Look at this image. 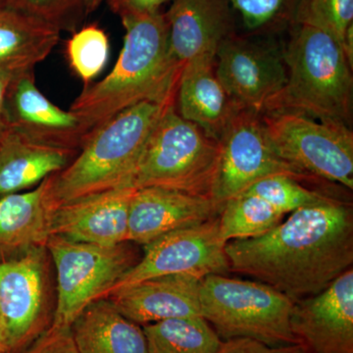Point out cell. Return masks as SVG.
Segmentation results:
<instances>
[{
    "label": "cell",
    "instance_id": "9c48e42d",
    "mask_svg": "<svg viewBox=\"0 0 353 353\" xmlns=\"http://www.w3.org/2000/svg\"><path fill=\"white\" fill-rule=\"evenodd\" d=\"M50 256L46 246L0 262V315L4 350L24 353L53 321Z\"/></svg>",
    "mask_w": 353,
    "mask_h": 353
},
{
    "label": "cell",
    "instance_id": "7c38bea8",
    "mask_svg": "<svg viewBox=\"0 0 353 353\" xmlns=\"http://www.w3.org/2000/svg\"><path fill=\"white\" fill-rule=\"evenodd\" d=\"M216 75L241 108L260 113L284 88V58L270 50L228 37L216 53Z\"/></svg>",
    "mask_w": 353,
    "mask_h": 353
},
{
    "label": "cell",
    "instance_id": "484cf974",
    "mask_svg": "<svg viewBox=\"0 0 353 353\" xmlns=\"http://www.w3.org/2000/svg\"><path fill=\"white\" fill-rule=\"evenodd\" d=\"M108 57V34L97 25L85 26L67 41L66 57L70 67L85 85L101 73Z\"/></svg>",
    "mask_w": 353,
    "mask_h": 353
},
{
    "label": "cell",
    "instance_id": "f1b7e54d",
    "mask_svg": "<svg viewBox=\"0 0 353 353\" xmlns=\"http://www.w3.org/2000/svg\"><path fill=\"white\" fill-rule=\"evenodd\" d=\"M0 6L43 21L60 31L75 29L85 15L83 0H0Z\"/></svg>",
    "mask_w": 353,
    "mask_h": 353
},
{
    "label": "cell",
    "instance_id": "ba28073f",
    "mask_svg": "<svg viewBox=\"0 0 353 353\" xmlns=\"http://www.w3.org/2000/svg\"><path fill=\"white\" fill-rule=\"evenodd\" d=\"M274 152L309 176L353 189V134L347 125L296 112L262 118Z\"/></svg>",
    "mask_w": 353,
    "mask_h": 353
},
{
    "label": "cell",
    "instance_id": "5bb4252c",
    "mask_svg": "<svg viewBox=\"0 0 353 353\" xmlns=\"http://www.w3.org/2000/svg\"><path fill=\"white\" fill-rule=\"evenodd\" d=\"M6 109L10 130L41 145L79 152L92 134L77 114L44 97L37 87L34 72L10 83Z\"/></svg>",
    "mask_w": 353,
    "mask_h": 353
},
{
    "label": "cell",
    "instance_id": "83f0119b",
    "mask_svg": "<svg viewBox=\"0 0 353 353\" xmlns=\"http://www.w3.org/2000/svg\"><path fill=\"white\" fill-rule=\"evenodd\" d=\"M297 17L301 24L331 34L343 48L347 32L353 29V0H301Z\"/></svg>",
    "mask_w": 353,
    "mask_h": 353
},
{
    "label": "cell",
    "instance_id": "ac0fdd59",
    "mask_svg": "<svg viewBox=\"0 0 353 353\" xmlns=\"http://www.w3.org/2000/svg\"><path fill=\"white\" fill-rule=\"evenodd\" d=\"M199 284L201 280L192 276H163L115 290L105 299L127 319L143 327L201 316Z\"/></svg>",
    "mask_w": 353,
    "mask_h": 353
},
{
    "label": "cell",
    "instance_id": "4dcf8cb0",
    "mask_svg": "<svg viewBox=\"0 0 353 353\" xmlns=\"http://www.w3.org/2000/svg\"><path fill=\"white\" fill-rule=\"evenodd\" d=\"M24 353H79L71 328L48 329Z\"/></svg>",
    "mask_w": 353,
    "mask_h": 353
},
{
    "label": "cell",
    "instance_id": "30bf717a",
    "mask_svg": "<svg viewBox=\"0 0 353 353\" xmlns=\"http://www.w3.org/2000/svg\"><path fill=\"white\" fill-rule=\"evenodd\" d=\"M259 114L240 109L229 121L218 141L219 157L210 197L220 205L267 176L308 178L276 154Z\"/></svg>",
    "mask_w": 353,
    "mask_h": 353
},
{
    "label": "cell",
    "instance_id": "7a4b0ae2",
    "mask_svg": "<svg viewBox=\"0 0 353 353\" xmlns=\"http://www.w3.org/2000/svg\"><path fill=\"white\" fill-rule=\"evenodd\" d=\"M121 19L126 34L112 71L85 85L69 109L92 134L141 102L176 103L181 72L169 53L165 14H131Z\"/></svg>",
    "mask_w": 353,
    "mask_h": 353
},
{
    "label": "cell",
    "instance_id": "5b68a950",
    "mask_svg": "<svg viewBox=\"0 0 353 353\" xmlns=\"http://www.w3.org/2000/svg\"><path fill=\"white\" fill-rule=\"evenodd\" d=\"M294 301L259 281L222 274L199 284L201 316L223 341L250 338L270 347L299 343L290 328Z\"/></svg>",
    "mask_w": 353,
    "mask_h": 353
},
{
    "label": "cell",
    "instance_id": "ffe728a7",
    "mask_svg": "<svg viewBox=\"0 0 353 353\" xmlns=\"http://www.w3.org/2000/svg\"><path fill=\"white\" fill-rule=\"evenodd\" d=\"M215 60L194 61L183 67L176 101V111L183 119L219 141L228 123L241 108L232 101L216 75Z\"/></svg>",
    "mask_w": 353,
    "mask_h": 353
},
{
    "label": "cell",
    "instance_id": "4fadbf2b",
    "mask_svg": "<svg viewBox=\"0 0 353 353\" xmlns=\"http://www.w3.org/2000/svg\"><path fill=\"white\" fill-rule=\"evenodd\" d=\"M290 328L307 353H353V268L319 294L296 301Z\"/></svg>",
    "mask_w": 353,
    "mask_h": 353
},
{
    "label": "cell",
    "instance_id": "8d00e7d4",
    "mask_svg": "<svg viewBox=\"0 0 353 353\" xmlns=\"http://www.w3.org/2000/svg\"><path fill=\"white\" fill-rule=\"evenodd\" d=\"M0 353H8V352H0Z\"/></svg>",
    "mask_w": 353,
    "mask_h": 353
},
{
    "label": "cell",
    "instance_id": "8fae6325",
    "mask_svg": "<svg viewBox=\"0 0 353 353\" xmlns=\"http://www.w3.org/2000/svg\"><path fill=\"white\" fill-rule=\"evenodd\" d=\"M226 245L221 236L219 216L196 226L165 234L143 245V256L120 279L109 294L163 276H192L201 280L215 274L227 275L230 266L225 252Z\"/></svg>",
    "mask_w": 353,
    "mask_h": 353
},
{
    "label": "cell",
    "instance_id": "9a60e30c",
    "mask_svg": "<svg viewBox=\"0 0 353 353\" xmlns=\"http://www.w3.org/2000/svg\"><path fill=\"white\" fill-rule=\"evenodd\" d=\"M222 208L209 196L164 188L136 189L130 203L128 241L148 245L172 232L214 219Z\"/></svg>",
    "mask_w": 353,
    "mask_h": 353
},
{
    "label": "cell",
    "instance_id": "52a82bcc",
    "mask_svg": "<svg viewBox=\"0 0 353 353\" xmlns=\"http://www.w3.org/2000/svg\"><path fill=\"white\" fill-rule=\"evenodd\" d=\"M46 248L57 279L50 329L71 328L88 305L108 297L114 285L139 259L130 241L104 246L51 236Z\"/></svg>",
    "mask_w": 353,
    "mask_h": 353
},
{
    "label": "cell",
    "instance_id": "d590c367",
    "mask_svg": "<svg viewBox=\"0 0 353 353\" xmlns=\"http://www.w3.org/2000/svg\"><path fill=\"white\" fill-rule=\"evenodd\" d=\"M0 352H6V350H4L3 325H2L1 315H0Z\"/></svg>",
    "mask_w": 353,
    "mask_h": 353
},
{
    "label": "cell",
    "instance_id": "3957f363",
    "mask_svg": "<svg viewBox=\"0 0 353 353\" xmlns=\"http://www.w3.org/2000/svg\"><path fill=\"white\" fill-rule=\"evenodd\" d=\"M167 105L141 102L92 132L70 164L50 176L55 205L105 190L132 187L146 141Z\"/></svg>",
    "mask_w": 353,
    "mask_h": 353
},
{
    "label": "cell",
    "instance_id": "d4e9b609",
    "mask_svg": "<svg viewBox=\"0 0 353 353\" xmlns=\"http://www.w3.org/2000/svg\"><path fill=\"white\" fill-rule=\"evenodd\" d=\"M284 216L264 199L243 192L223 204L221 236L227 243L257 238L280 224Z\"/></svg>",
    "mask_w": 353,
    "mask_h": 353
},
{
    "label": "cell",
    "instance_id": "d6a6232c",
    "mask_svg": "<svg viewBox=\"0 0 353 353\" xmlns=\"http://www.w3.org/2000/svg\"><path fill=\"white\" fill-rule=\"evenodd\" d=\"M170 0H108L109 6L120 17L131 14L159 12L160 6Z\"/></svg>",
    "mask_w": 353,
    "mask_h": 353
},
{
    "label": "cell",
    "instance_id": "4316f807",
    "mask_svg": "<svg viewBox=\"0 0 353 353\" xmlns=\"http://www.w3.org/2000/svg\"><path fill=\"white\" fill-rule=\"evenodd\" d=\"M245 192L264 199L285 215L334 199L303 187L299 180L287 175L267 176L253 183Z\"/></svg>",
    "mask_w": 353,
    "mask_h": 353
},
{
    "label": "cell",
    "instance_id": "e575fe53",
    "mask_svg": "<svg viewBox=\"0 0 353 353\" xmlns=\"http://www.w3.org/2000/svg\"><path fill=\"white\" fill-rule=\"evenodd\" d=\"M103 0H83L85 4V14H88L99 8Z\"/></svg>",
    "mask_w": 353,
    "mask_h": 353
},
{
    "label": "cell",
    "instance_id": "277c9868",
    "mask_svg": "<svg viewBox=\"0 0 353 353\" xmlns=\"http://www.w3.org/2000/svg\"><path fill=\"white\" fill-rule=\"evenodd\" d=\"M283 58L287 83L265 111L301 113L343 124L350 120L352 66L336 39L301 24Z\"/></svg>",
    "mask_w": 353,
    "mask_h": 353
},
{
    "label": "cell",
    "instance_id": "603a6c76",
    "mask_svg": "<svg viewBox=\"0 0 353 353\" xmlns=\"http://www.w3.org/2000/svg\"><path fill=\"white\" fill-rule=\"evenodd\" d=\"M71 332L79 353H148L143 327L121 314L108 299L88 305Z\"/></svg>",
    "mask_w": 353,
    "mask_h": 353
},
{
    "label": "cell",
    "instance_id": "6da1fadb",
    "mask_svg": "<svg viewBox=\"0 0 353 353\" xmlns=\"http://www.w3.org/2000/svg\"><path fill=\"white\" fill-rule=\"evenodd\" d=\"M230 272L270 285L294 303L328 288L353 266L352 204L299 209L262 236L228 241Z\"/></svg>",
    "mask_w": 353,
    "mask_h": 353
},
{
    "label": "cell",
    "instance_id": "cb8c5ba5",
    "mask_svg": "<svg viewBox=\"0 0 353 353\" xmlns=\"http://www.w3.org/2000/svg\"><path fill=\"white\" fill-rule=\"evenodd\" d=\"M143 330L148 353H216L223 343L201 316L164 320Z\"/></svg>",
    "mask_w": 353,
    "mask_h": 353
},
{
    "label": "cell",
    "instance_id": "d6986e66",
    "mask_svg": "<svg viewBox=\"0 0 353 353\" xmlns=\"http://www.w3.org/2000/svg\"><path fill=\"white\" fill-rule=\"evenodd\" d=\"M50 176L29 192L0 197V256H21L46 246L55 208Z\"/></svg>",
    "mask_w": 353,
    "mask_h": 353
},
{
    "label": "cell",
    "instance_id": "1f68e13d",
    "mask_svg": "<svg viewBox=\"0 0 353 353\" xmlns=\"http://www.w3.org/2000/svg\"><path fill=\"white\" fill-rule=\"evenodd\" d=\"M216 353H307L301 343L270 347L250 338H236L224 341Z\"/></svg>",
    "mask_w": 353,
    "mask_h": 353
},
{
    "label": "cell",
    "instance_id": "e0dca14e",
    "mask_svg": "<svg viewBox=\"0 0 353 353\" xmlns=\"http://www.w3.org/2000/svg\"><path fill=\"white\" fill-rule=\"evenodd\" d=\"M169 53L179 71L201 60H215L221 43L228 38V0H173L165 14Z\"/></svg>",
    "mask_w": 353,
    "mask_h": 353
},
{
    "label": "cell",
    "instance_id": "8992f818",
    "mask_svg": "<svg viewBox=\"0 0 353 353\" xmlns=\"http://www.w3.org/2000/svg\"><path fill=\"white\" fill-rule=\"evenodd\" d=\"M219 143L168 104L153 128L132 178L134 189L157 187L210 197Z\"/></svg>",
    "mask_w": 353,
    "mask_h": 353
},
{
    "label": "cell",
    "instance_id": "836d02e7",
    "mask_svg": "<svg viewBox=\"0 0 353 353\" xmlns=\"http://www.w3.org/2000/svg\"><path fill=\"white\" fill-rule=\"evenodd\" d=\"M11 82H12L11 79L0 75V141L10 130L8 116H7L6 99Z\"/></svg>",
    "mask_w": 353,
    "mask_h": 353
},
{
    "label": "cell",
    "instance_id": "7402d4cb",
    "mask_svg": "<svg viewBox=\"0 0 353 353\" xmlns=\"http://www.w3.org/2000/svg\"><path fill=\"white\" fill-rule=\"evenodd\" d=\"M78 152L34 143L9 130L0 141V197L37 187L63 170Z\"/></svg>",
    "mask_w": 353,
    "mask_h": 353
},
{
    "label": "cell",
    "instance_id": "44dd1931",
    "mask_svg": "<svg viewBox=\"0 0 353 353\" xmlns=\"http://www.w3.org/2000/svg\"><path fill=\"white\" fill-rule=\"evenodd\" d=\"M60 30L0 6V75L11 80L34 73L54 50Z\"/></svg>",
    "mask_w": 353,
    "mask_h": 353
},
{
    "label": "cell",
    "instance_id": "f546056e",
    "mask_svg": "<svg viewBox=\"0 0 353 353\" xmlns=\"http://www.w3.org/2000/svg\"><path fill=\"white\" fill-rule=\"evenodd\" d=\"M248 28L261 27L275 17L285 0H230Z\"/></svg>",
    "mask_w": 353,
    "mask_h": 353
},
{
    "label": "cell",
    "instance_id": "2e32d148",
    "mask_svg": "<svg viewBox=\"0 0 353 353\" xmlns=\"http://www.w3.org/2000/svg\"><path fill=\"white\" fill-rule=\"evenodd\" d=\"M134 190L132 187L117 188L58 205L53 212L51 234L97 245L126 243Z\"/></svg>",
    "mask_w": 353,
    "mask_h": 353
}]
</instances>
